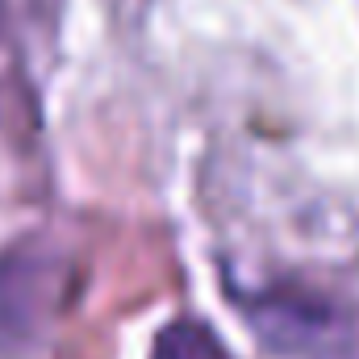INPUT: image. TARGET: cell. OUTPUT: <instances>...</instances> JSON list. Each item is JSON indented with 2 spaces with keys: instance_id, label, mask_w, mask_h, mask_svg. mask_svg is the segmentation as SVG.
<instances>
[{
  "instance_id": "1",
  "label": "cell",
  "mask_w": 359,
  "mask_h": 359,
  "mask_svg": "<svg viewBox=\"0 0 359 359\" xmlns=\"http://www.w3.org/2000/svg\"><path fill=\"white\" fill-rule=\"evenodd\" d=\"M151 359H230V355H226L222 339H217L205 322L180 318V322H172V326L159 330Z\"/></svg>"
}]
</instances>
